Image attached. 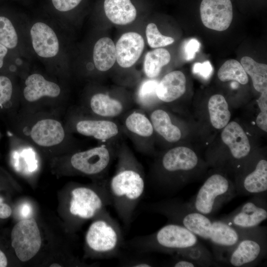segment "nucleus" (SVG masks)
Returning <instances> with one entry per match:
<instances>
[{"instance_id": "f257e3e1", "label": "nucleus", "mask_w": 267, "mask_h": 267, "mask_svg": "<svg viewBox=\"0 0 267 267\" xmlns=\"http://www.w3.org/2000/svg\"><path fill=\"white\" fill-rule=\"evenodd\" d=\"M108 187L112 205L125 226L129 227L145 190L142 176L135 169L121 167Z\"/></svg>"}, {"instance_id": "f03ea898", "label": "nucleus", "mask_w": 267, "mask_h": 267, "mask_svg": "<svg viewBox=\"0 0 267 267\" xmlns=\"http://www.w3.org/2000/svg\"><path fill=\"white\" fill-rule=\"evenodd\" d=\"M198 241L197 236L185 227L169 222L154 233L135 237L125 242V246L142 253L174 254Z\"/></svg>"}, {"instance_id": "7ed1b4c3", "label": "nucleus", "mask_w": 267, "mask_h": 267, "mask_svg": "<svg viewBox=\"0 0 267 267\" xmlns=\"http://www.w3.org/2000/svg\"><path fill=\"white\" fill-rule=\"evenodd\" d=\"M86 235L89 249L97 257L109 259L117 257L125 241L121 228L105 209L95 217Z\"/></svg>"}, {"instance_id": "20e7f679", "label": "nucleus", "mask_w": 267, "mask_h": 267, "mask_svg": "<svg viewBox=\"0 0 267 267\" xmlns=\"http://www.w3.org/2000/svg\"><path fill=\"white\" fill-rule=\"evenodd\" d=\"M148 207L150 211L166 217L169 222L180 225L197 236L209 240L213 220L192 209L187 202L168 199L152 203Z\"/></svg>"}, {"instance_id": "39448f33", "label": "nucleus", "mask_w": 267, "mask_h": 267, "mask_svg": "<svg viewBox=\"0 0 267 267\" xmlns=\"http://www.w3.org/2000/svg\"><path fill=\"white\" fill-rule=\"evenodd\" d=\"M234 184L221 173H214L204 181L196 194L187 202L195 211L209 217L236 195Z\"/></svg>"}, {"instance_id": "423d86ee", "label": "nucleus", "mask_w": 267, "mask_h": 267, "mask_svg": "<svg viewBox=\"0 0 267 267\" xmlns=\"http://www.w3.org/2000/svg\"><path fill=\"white\" fill-rule=\"evenodd\" d=\"M267 250L266 227L249 228L227 254L224 262L234 267H254L266 257Z\"/></svg>"}, {"instance_id": "0eeeda50", "label": "nucleus", "mask_w": 267, "mask_h": 267, "mask_svg": "<svg viewBox=\"0 0 267 267\" xmlns=\"http://www.w3.org/2000/svg\"><path fill=\"white\" fill-rule=\"evenodd\" d=\"M199 159L191 149L184 146L172 148L163 156L161 163L166 174L172 175L165 193H173L181 189L188 182L187 174L194 171L199 165Z\"/></svg>"}, {"instance_id": "6e6552de", "label": "nucleus", "mask_w": 267, "mask_h": 267, "mask_svg": "<svg viewBox=\"0 0 267 267\" xmlns=\"http://www.w3.org/2000/svg\"><path fill=\"white\" fill-rule=\"evenodd\" d=\"M110 205L112 203L106 182L96 188L78 186L71 191L69 211L80 219L95 218Z\"/></svg>"}, {"instance_id": "1a4fd4ad", "label": "nucleus", "mask_w": 267, "mask_h": 267, "mask_svg": "<svg viewBox=\"0 0 267 267\" xmlns=\"http://www.w3.org/2000/svg\"><path fill=\"white\" fill-rule=\"evenodd\" d=\"M11 245L17 258L26 262L33 258L39 252L42 238L38 224L33 218L18 222L11 233Z\"/></svg>"}, {"instance_id": "9d476101", "label": "nucleus", "mask_w": 267, "mask_h": 267, "mask_svg": "<svg viewBox=\"0 0 267 267\" xmlns=\"http://www.w3.org/2000/svg\"><path fill=\"white\" fill-rule=\"evenodd\" d=\"M267 219V194L253 197L220 220L241 229L256 227Z\"/></svg>"}, {"instance_id": "9b49d317", "label": "nucleus", "mask_w": 267, "mask_h": 267, "mask_svg": "<svg viewBox=\"0 0 267 267\" xmlns=\"http://www.w3.org/2000/svg\"><path fill=\"white\" fill-rule=\"evenodd\" d=\"M247 229L231 226L221 220H213L209 240L213 245L215 260L224 262L227 254L235 247Z\"/></svg>"}, {"instance_id": "f8f14e48", "label": "nucleus", "mask_w": 267, "mask_h": 267, "mask_svg": "<svg viewBox=\"0 0 267 267\" xmlns=\"http://www.w3.org/2000/svg\"><path fill=\"white\" fill-rule=\"evenodd\" d=\"M200 11L204 25L215 31L226 30L233 18L232 5L230 0H202Z\"/></svg>"}, {"instance_id": "ddd939ff", "label": "nucleus", "mask_w": 267, "mask_h": 267, "mask_svg": "<svg viewBox=\"0 0 267 267\" xmlns=\"http://www.w3.org/2000/svg\"><path fill=\"white\" fill-rule=\"evenodd\" d=\"M110 159L109 150L104 146H99L74 154L70 162L72 167L79 172L94 175L104 171Z\"/></svg>"}, {"instance_id": "4468645a", "label": "nucleus", "mask_w": 267, "mask_h": 267, "mask_svg": "<svg viewBox=\"0 0 267 267\" xmlns=\"http://www.w3.org/2000/svg\"><path fill=\"white\" fill-rule=\"evenodd\" d=\"M237 194L256 195L267 194V161L261 159L251 171L238 177L234 184Z\"/></svg>"}, {"instance_id": "2eb2a0df", "label": "nucleus", "mask_w": 267, "mask_h": 267, "mask_svg": "<svg viewBox=\"0 0 267 267\" xmlns=\"http://www.w3.org/2000/svg\"><path fill=\"white\" fill-rule=\"evenodd\" d=\"M115 47L117 63L123 68H129L140 57L144 47V41L138 33L128 32L122 35Z\"/></svg>"}, {"instance_id": "dca6fc26", "label": "nucleus", "mask_w": 267, "mask_h": 267, "mask_svg": "<svg viewBox=\"0 0 267 267\" xmlns=\"http://www.w3.org/2000/svg\"><path fill=\"white\" fill-rule=\"evenodd\" d=\"M34 49L42 57H52L58 52L59 42L53 30L43 22L33 25L30 30Z\"/></svg>"}, {"instance_id": "f3484780", "label": "nucleus", "mask_w": 267, "mask_h": 267, "mask_svg": "<svg viewBox=\"0 0 267 267\" xmlns=\"http://www.w3.org/2000/svg\"><path fill=\"white\" fill-rule=\"evenodd\" d=\"M221 137L228 146L232 158L239 160L246 157L251 147L248 138L241 127L235 122L228 123L224 127Z\"/></svg>"}, {"instance_id": "a211bd4d", "label": "nucleus", "mask_w": 267, "mask_h": 267, "mask_svg": "<svg viewBox=\"0 0 267 267\" xmlns=\"http://www.w3.org/2000/svg\"><path fill=\"white\" fill-rule=\"evenodd\" d=\"M31 136L37 144L52 146L62 142L65 133L61 124L53 119H44L38 122L32 128Z\"/></svg>"}, {"instance_id": "6ab92c4d", "label": "nucleus", "mask_w": 267, "mask_h": 267, "mask_svg": "<svg viewBox=\"0 0 267 267\" xmlns=\"http://www.w3.org/2000/svg\"><path fill=\"white\" fill-rule=\"evenodd\" d=\"M186 89V78L179 71H174L166 75L157 87L156 95L161 100L169 102L182 96Z\"/></svg>"}, {"instance_id": "aec40b11", "label": "nucleus", "mask_w": 267, "mask_h": 267, "mask_svg": "<svg viewBox=\"0 0 267 267\" xmlns=\"http://www.w3.org/2000/svg\"><path fill=\"white\" fill-rule=\"evenodd\" d=\"M25 85L24 96L30 102L37 101L43 96L55 97L60 93V88L58 85L46 80L39 74L29 76L25 81Z\"/></svg>"}, {"instance_id": "412c9836", "label": "nucleus", "mask_w": 267, "mask_h": 267, "mask_svg": "<svg viewBox=\"0 0 267 267\" xmlns=\"http://www.w3.org/2000/svg\"><path fill=\"white\" fill-rule=\"evenodd\" d=\"M104 9L109 20L117 25L128 24L136 17V10L131 0H105Z\"/></svg>"}, {"instance_id": "4be33fe9", "label": "nucleus", "mask_w": 267, "mask_h": 267, "mask_svg": "<svg viewBox=\"0 0 267 267\" xmlns=\"http://www.w3.org/2000/svg\"><path fill=\"white\" fill-rule=\"evenodd\" d=\"M81 134L102 140L108 139L118 133V128L113 122L105 120H83L76 125Z\"/></svg>"}, {"instance_id": "5701e85b", "label": "nucleus", "mask_w": 267, "mask_h": 267, "mask_svg": "<svg viewBox=\"0 0 267 267\" xmlns=\"http://www.w3.org/2000/svg\"><path fill=\"white\" fill-rule=\"evenodd\" d=\"M93 59L95 67L100 71H106L114 65L116 61V47L111 39L103 37L96 42Z\"/></svg>"}, {"instance_id": "b1692460", "label": "nucleus", "mask_w": 267, "mask_h": 267, "mask_svg": "<svg viewBox=\"0 0 267 267\" xmlns=\"http://www.w3.org/2000/svg\"><path fill=\"white\" fill-rule=\"evenodd\" d=\"M154 130L166 140L171 142L178 141L181 137V132L172 124L168 114L161 109L156 110L151 115Z\"/></svg>"}, {"instance_id": "393cba45", "label": "nucleus", "mask_w": 267, "mask_h": 267, "mask_svg": "<svg viewBox=\"0 0 267 267\" xmlns=\"http://www.w3.org/2000/svg\"><path fill=\"white\" fill-rule=\"evenodd\" d=\"M208 107L210 121L215 128L221 129L229 123L230 112L228 104L222 95L217 94L212 96Z\"/></svg>"}, {"instance_id": "a878e982", "label": "nucleus", "mask_w": 267, "mask_h": 267, "mask_svg": "<svg viewBox=\"0 0 267 267\" xmlns=\"http://www.w3.org/2000/svg\"><path fill=\"white\" fill-rule=\"evenodd\" d=\"M240 63L246 74L251 77L255 89L261 93L267 90V64L258 63L248 56L243 57Z\"/></svg>"}, {"instance_id": "bb28decb", "label": "nucleus", "mask_w": 267, "mask_h": 267, "mask_svg": "<svg viewBox=\"0 0 267 267\" xmlns=\"http://www.w3.org/2000/svg\"><path fill=\"white\" fill-rule=\"evenodd\" d=\"M176 255L194 263L198 267L217 266L216 260L210 252L200 242L178 251Z\"/></svg>"}, {"instance_id": "cd10ccee", "label": "nucleus", "mask_w": 267, "mask_h": 267, "mask_svg": "<svg viewBox=\"0 0 267 267\" xmlns=\"http://www.w3.org/2000/svg\"><path fill=\"white\" fill-rule=\"evenodd\" d=\"M171 60V55L166 49L158 48L148 51L144 60V71L146 76L152 79L157 77L163 66Z\"/></svg>"}, {"instance_id": "c85d7f7f", "label": "nucleus", "mask_w": 267, "mask_h": 267, "mask_svg": "<svg viewBox=\"0 0 267 267\" xmlns=\"http://www.w3.org/2000/svg\"><path fill=\"white\" fill-rule=\"evenodd\" d=\"M90 104L94 113L104 117L116 116L123 110V105L120 101L103 93L93 95Z\"/></svg>"}, {"instance_id": "c756f323", "label": "nucleus", "mask_w": 267, "mask_h": 267, "mask_svg": "<svg viewBox=\"0 0 267 267\" xmlns=\"http://www.w3.org/2000/svg\"><path fill=\"white\" fill-rule=\"evenodd\" d=\"M218 76L222 82L234 81L242 85L248 82V77L241 63L232 59L226 61L221 66Z\"/></svg>"}, {"instance_id": "7c9ffc66", "label": "nucleus", "mask_w": 267, "mask_h": 267, "mask_svg": "<svg viewBox=\"0 0 267 267\" xmlns=\"http://www.w3.org/2000/svg\"><path fill=\"white\" fill-rule=\"evenodd\" d=\"M126 126L129 131L140 136H150L153 131L152 124L144 115L134 112L128 116Z\"/></svg>"}, {"instance_id": "2f4dec72", "label": "nucleus", "mask_w": 267, "mask_h": 267, "mask_svg": "<svg viewBox=\"0 0 267 267\" xmlns=\"http://www.w3.org/2000/svg\"><path fill=\"white\" fill-rule=\"evenodd\" d=\"M18 43L16 32L11 21L0 16V43L7 48H13Z\"/></svg>"}, {"instance_id": "473e14b6", "label": "nucleus", "mask_w": 267, "mask_h": 267, "mask_svg": "<svg viewBox=\"0 0 267 267\" xmlns=\"http://www.w3.org/2000/svg\"><path fill=\"white\" fill-rule=\"evenodd\" d=\"M145 33L147 43L152 48L165 46L174 42L173 38L162 35L156 24L153 23L147 25Z\"/></svg>"}, {"instance_id": "72a5a7b5", "label": "nucleus", "mask_w": 267, "mask_h": 267, "mask_svg": "<svg viewBox=\"0 0 267 267\" xmlns=\"http://www.w3.org/2000/svg\"><path fill=\"white\" fill-rule=\"evenodd\" d=\"M158 83V81L155 80L144 81L141 84L137 92L139 102L145 105L150 104L157 96L156 89Z\"/></svg>"}, {"instance_id": "f704fd0d", "label": "nucleus", "mask_w": 267, "mask_h": 267, "mask_svg": "<svg viewBox=\"0 0 267 267\" xmlns=\"http://www.w3.org/2000/svg\"><path fill=\"white\" fill-rule=\"evenodd\" d=\"M12 93V85L9 79L0 76V106L10 100Z\"/></svg>"}, {"instance_id": "c9c22d12", "label": "nucleus", "mask_w": 267, "mask_h": 267, "mask_svg": "<svg viewBox=\"0 0 267 267\" xmlns=\"http://www.w3.org/2000/svg\"><path fill=\"white\" fill-rule=\"evenodd\" d=\"M200 43L195 39H191L187 41L183 45V53L184 58L187 61L193 60L197 52L199 50Z\"/></svg>"}, {"instance_id": "e433bc0d", "label": "nucleus", "mask_w": 267, "mask_h": 267, "mask_svg": "<svg viewBox=\"0 0 267 267\" xmlns=\"http://www.w3.org/2000/svg\"><path fill=\"white\" fill-rule=\"evenodd\" d=\"M213 71V67L209 61L203 63L196 62L193 66V72L202 78L207 79L210 78Z\"/></svg>"}, {"instance_id": "4c0bfd02", "label": "nucleus", "mask_w": 267, "mask_h": 267, "mask_svg": "<svg viewBox=\"0 0 267 267\" xmlns=\"http://www.w3.org/2000/svg\"><path fill=\"white\" fill-rule=\"evenodd\" d=\"M82 0H52L54 7L60 11H67L76 7Z\"/></svg>"}, {"instance_id": "58836bf2", "label": "nucleus", "mask_w": 267, "mask_h": 267, "mask_svg": "<svg viewBox=\"0 0 267 267\" xmlns=\"http://www.w3.org/2000/svg\"><path fill=\"white\" fill-rule=\"evenodd\" d=\"M177 256V255H176ZM176 258L172 264V266L174 267H197V265L191 261L178 257Z\"/></svg>"}, {"instance_id": "ea45409f", "label": "nucleus", "mask_w": 267, "mask_h": 267, "mask_svg": "<svg viewBox=\"0 0 267 267\" xmlns=\"http://www.w3.org/2000/svg\"><path fill=\"white\" fill-rule=\"evenodd\" d=\"M256 123L260 129L267 132V111H261L257 117Z\"/></svg>"}, {"instance_id": "a19ab883", "label": "nucleus", "mask_w": 267, "mask_h": 267, "mask_svg": "<svg viewBox=\"0 0 267 267\" xmlns=\"http://www.w3.org/2000/svg\"><path fill=\"white\" fill-rule=\"evenodd\" d=\"M12 213L10 207L3 202V199L0 196V218L6 219L10 217Z\"/></svg>"}, {"instance_id": "79ce46f5", "label": "nucleus", "mask_w": 267, "mask_h": 267, "mask_svg": "<svg viewBox=\"0 0 267 267\" xmlns=\"http://www.w3.org/2000/svg\"><path fill=\"white\" fill-rule=\"evenodd\" d=\"M126 265L133 267H153V264L150 261L144 259H137L128 262Z\"/></svg>"}, {"instance_id": "37998d69", "label": "nucleus", "mask_w": 267, "mask_h": 267, "mask_svg": "<svg viewBox=\"0 0 267 267\" xmlns=\"http://www.w3.org/2000/svg\"><path fill=\"white\" fill-rule=\"evenodd\" d=\"M257 102L261 111H267V90L262 92Z\"/></svg>"}, {"instance_id": "c03bdc74", "label": "nucleus", "mask_w": 267, "mask_h": 267, "mask_svg": "<svg viewBox=\"0 0 267 267\" xmlns=\"http://www.w3.org/2000/svg\"><path fill=\"white\" fill-rule=\"evenodd\" d=\"M7 52V47L0 43V68H1L3 65V58L6 55Z\"/></svg>"}, {"instance_id": "a18cd8bd", "label": "nucleus", "mask_w": 267, "mask_h": 267, "mask_svg": "<svg viewBox=\"0 0 267 267\" xmlns=\"http://www.w3.org/2000/svg\"><path fill=\"white\" fill-rule=\"evenodd\" d=\"M7 265V260L4 253L0 250V267H5Z\"/></svg>"}, {"instance_id": "49530a36", "label": "nucleus", "mask_w": 267, "mask_h": 267, "mask_svg": "<svg viewBox=\"0 0 267 267\" xmlns=\"http://www.w3.org/2000/svg\"><path fill=\"white\" fill-rule=\"evenodd\" d=\"M29 208L27 206V205H25V206H24L23 207V215H24V216H27V215H28L29 212Z\"/></svg>"}, {"instance_id": "de8ad7c7", "label": "nucleus", "mask_w": 267, "mask_h": 267, "mask_svg": "<svg viewBox=\"0 0 267 267\" xmlns=\"http://www.w3.org/2000/svg\"><path fill=\"white\" fill-rule=\"evenodd\" d=\"M238 84L237 82H233L231 83V87L232 89H236L238 87Z\"/></svg>"}, {"instance_id": "09e8293b", "label": "nucleus", "mask_w": 267, "mask_h": 267, "mask_svg": "<svg viewBox=\"0 0 267 267\" xmlns=\"http://www.w3.org/2000/svg\"><path fill=\"white\" fill-rule=\"evenodd\" d=\"M50 267H61V266L58 264H57V263H54V264H51L50 266Z\"/></svg>"}]
</instances>
